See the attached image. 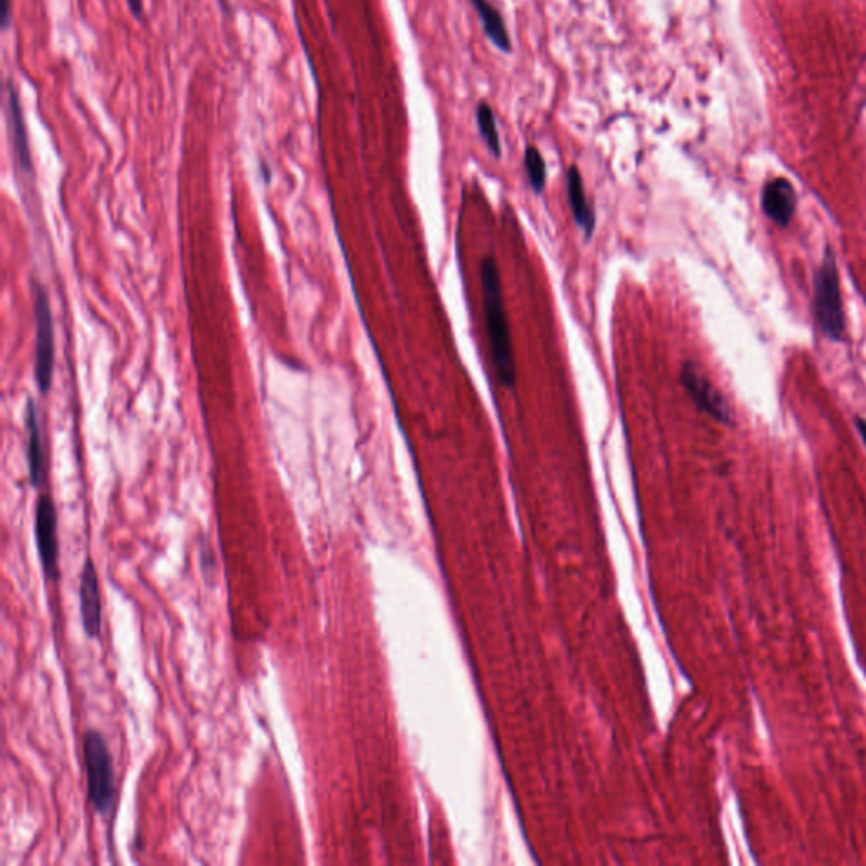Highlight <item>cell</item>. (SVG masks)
I'll return each mask as SVG.
<instances>
[{
    "label": "cell",
    "instance_id": "6da1fadb",
    "mask_svg": "<svg viewBox=\"0 0 866 866\" xmlns=\"http://www.w3.org/2000/svg\"><path fill=\"white\" fill-rule=\"evenodd\" d=\"M481 281H483L486 329H488L494 368L498 371L499 381L508 388H513L516 383L515 352H513L508 313H506L503 290H501V276H499L498 263L493 256H486L481 263Z\"/></svg>",
    "mask_w": 866,
    "mask_h": 866
},
{
    "label": "cell",
    "instance_id": "7a4b0ae2",
    "mask_svg": "<svg viewBox=\"0 0 866 866\" xmlns=\"http://www.w3.org/2000/svg\"><path fill=\"white\" fill-rule=\"evenodd\" d=\"M83 767L90 804L99 816L107 819L116 809V768L109 743L97 729H88L83 735Z\"/></svg>",
    "mask_w": 866,
    "mask_h": 866
},
{
    "label": "cell",
    "instance_id": "3957f363",
    "mask_svg": "<svg viewBox=\"0 0 866 866\" xmlns=\"http://www.w3.org/2000/svg\"><path fill=\"white\" fill-rule=\"evenodd\" d=\"M814 315L823 334L834 342L843 340L846 332L845 310L839 288L838 266L833 251L824 253L823 263L814 283Z\"/></svg>",
    "mask_w": 866,
    "mask_h": 866
},
{
    "label": "cell",
    "instance_id": "277c9868",
    "mask_svg": "<svg viewBox=\"0 0 866 866\" xmlns=\"http://www.w3.org/2000/svg\"><path fill=\"white\" fill-rule=\"evenodd\" d=\"M36 315V381L39 391L48 393L55 371V325L51 315L50 298L43 286L34 291Z\"/></svg>",
    "mask_w": 866,
    "mask_h": 866
},
{
    "label": "cell",
    "instance_id": "5b68a950",
    "mask_svg": "<svg viewBox=\"0 0 866 866\" xmlns=\"http://www.w3.org/2000/svg\"><path fill=\"white\" fill-rule=\"evenodd\" d=\"M34 535L38 543L39 560L43 565L44 576L50 581H58L60 579L58 515H56L55 503L48 494H41L36 503Z\"/></svg>",
    "mask_w": 866,
    "mask_h": 866
},
{
    "label": "cell",
    "instance_id": "8992f818",
    "mask_svg": "<svg viewBox=\"0 0 866 866\" xmlns=\"http://www.w3.org/2000/svg\"><path fill=\"white\" fill-rule=\"evenodd\" d=\"M680 381L684 384L687 393L691 396L692 401L696 403L697 408L704 413H708L714 420L731 425L733 423V412L728 401L724 398L723 393L714 386L713 381L709 379L706 371L701 368V364L694 361H687L682 366L680 373Z\"/></svg>",
    "mask_w": 866,
    "mask_h": 866
},
{
    "label": "cell",
    "instance_id": "52a82bcc",
    "mask_svg": "<svg viewBox=\"0 0 866 866\" xmlns=\"http://www.w3.org/2000/svg\"><path fill=\"white\" fill-rule=\"evenodd\" d=\"M6 88V117L7 127H9V138H11L12 143V153H14L16 165L21 168V171L33 175V156H31V146H29L28 126H26L21 100H19V90H17L16 83H14V78H7Z\"/></svg>",
    "mask_w": 866,
    "mask_h": 866
},
{
    "label": "cell",
    "instance_id": "ba28073f",
    "mask_svg": "<svg viewBox=\"0 0 866 866\" xmlns=\"http://www.w3.org/2000/svg\"><path fill=\"white\" fill-rule=\"evenodd\" d=\"M97 567L92 559L85 560L80 576V616L85 635L99 640L102 635V598Z\"/></svg>",
    "mask_w": 866,
    "mask_h": 866
},
{
    "label": "cell",
    "instance_id": "9c48e42d",
    "mask_svg": "<svg viewBox=\"0 0 866 866\" xmlns=\"http://www.w3.org/2000/svg\"><path fill=\"white\" fill-rule=\"evenodd\" d=\"M762 207L768 219L780 227H787L794 219L797 209V193L792 183L785 178L768 181L763 188Z\"/></svg>",
    "mask_w": 866,
    "mask_h": 866
},
{
    "label": "cell",
    "instance_id": "30bf717a",
    "mask_svg": "<svg viewBox=\"0 0 866 866\" xmlns=\"http://www.w3.org/2000/svg\"><path fill=\"white\" fill-rule=\"evenodd\" d=\"M567 195H569L572 215H574L577 225L584 231L587 239H591L594 227H596V214H594L591 203L587 200L584 181H582L581 171L577 166H571L569 173H567Z\"/></svg>",
    "mask_w": 866,
    "mask_h": 866
},
{
    "label": "cell",
    "instance_id": "8fae6325",
    "mask_svg": "<svg viewBox=\"0 0 866 866\" xmlns=\"http://www.w3.org/2000/svg\"><path fill=\"white\" fill-rule=\"evenodd\" d=\"M26 427H28V464H29V479L34 488H38L43 481L44 474V454L43 442H41V427H39L38 408L33 400L28 401V417H26Z\"/></svg>",
    "mask_w": 866,
    "mask_h": 866
},
{
    "label": "cell",
    "instance_id": "7c38bea8",
    "mask_svg": "<svg viewBox=\"0 0 866 866\" xmlns=\"http://www.w3.org/2000/svg\"><path fill=\"white\" fill-rule=\"evenodd\" d=\"M472 6L483 22V29L489 41L503 53H511V38L506 29L505 19L501 12L489 0H471Z\"/></svg>",
    "mask_w": 866,
    "mask_h": 866
},
{
    "label": "cell",
    "instance_id": "4fadbf2b",
    "mask_svg": "<svg viewBox=\"0 0 866 866\" xmlns=\"http://www.w3.org/2000/svg\"><path fill=\"white\" fill-rule=\"evenodd\" d=\"M477 129L483 136L484 143L488 146L491 154L496 158L501 156V139H499L498 126H496V117L489 104L481 102L476 109Z\"/></svg>",
    "mask_w": 866,
    "mask_h": 866
},
{
    "label": "cell",
    "instance_id": "5bb4252c",
    "mask_svg": "<svg viewBox=\"0 0 866 866\" xmlns=\"http://www.w3.org/2000/svg\"><path fill=\"white\" fill-rule=\"evenodd\" d=\"M525 168H527L528 180L533 190L542 193L547 185V166L542 153L535 146H528L525 151Z\"/></svg>",
    "mask_w": 866,
    "mask_h": 866
},
{
    "label": "cell",
    "instance_id": "9a60e30c",
    "mask_svg": "<svg viewBox=\"0 0 866 866\" xmlns=\"http://www.w3.org/2000/svg\"><path fill=\"white\" fill-rule=\"evenodd\" d=\"M127 6H129L132 16L136 17L138 21H144L143 0H127Z\"/></svg>",
    "mask_w": 866,
    "mask_h": 866
},
{
    "label": "cell",
    "instance_id": "2e32d148",
    "mask_svg": "<svg viewBox=\"0 0 866 866\" xmlns=\"http://www.w3.org/2000/svg\"><path fill=\"white\" fill-rule=\"evenodd\" d=\"M12 21L11 0H4V12H2V28L9 29Z\"/></svg>",
    "mask_w": 866,
    "mask_h": 866
},
{
    "label": "cell",
    "instance_id": "e0dca14e",
    "mask_svg": "<svg viewBox=\"0 0 866 866\" xmlns=\"http://www.w3.org/2000/svg\"><path fill=\"white\" fill-rule=\"evenodd\" d=\"M856 427H858V432H860L861 439H863V444L866 445V420L856 418Z\"/></svg>",
    "mask_w": 866,
    "mask_h": 866
}]
</instances>
